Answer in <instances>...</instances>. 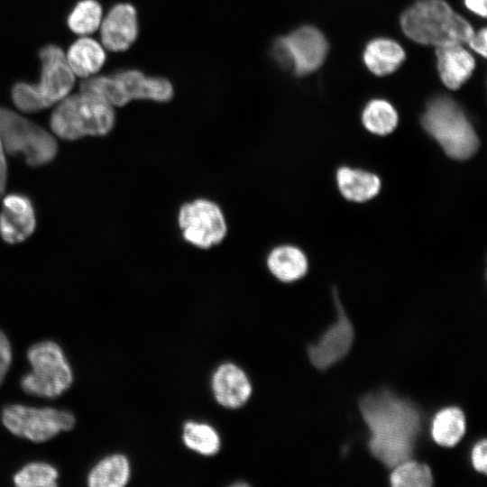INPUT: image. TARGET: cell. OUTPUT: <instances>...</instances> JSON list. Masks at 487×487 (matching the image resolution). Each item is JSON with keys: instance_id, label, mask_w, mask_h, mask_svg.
<instances>
[{"instance_id": "6da1fadb", "label": "cell", "mask_w": 487, "mask_h": 487, "mask_svg": "<svg viewBox=\"0 0 487 487\" xmlns=\"http://www.w3.org/2000/svg\"><path fill=\"white\" fill-rule=\"evenodd\" d=\"M359 409L374 458L388 468L412 458L422 429L421 413L412 402L383 389L363 395Z\"/></svg>"}, {"instance_id": "7a4b0ae2", "label": "cell", "mask_w": 487, "mask_h": 487, "mask_svg": "<svg viewBox=\"0 0 487 487\" xmlns=\"http://www.w3.org/2000/svg\"><path fill=\"white\" fill-rule=\"evenodd\" d=\"M41 71L35 83L18 81L11 90L15 106L25 113H35L66 97L75 83L66 54L57 45L48 44L39 51Z\"/></svg>"}, {"instance_id": "3957f363", "label": "cell", "mask_w": 487, "mask_h": 487, "mask_svg": "<svg viewBox=\"0 0 487 487\" xmlns=\"http://www.w3.org/2000/svg\"><path fill=\"white\" fill-rule=\"evenodd\" d=\"M401 27L411 40L436 46L461 44L473 34L471 25L443 0H419L401 16Z\"/></svg>"}, {"instance_id": "277c9868", "label": "cell", "mask_w": 487, "mask_h": 487, "mask_svg": "<svg viewBox=\"0 0 487 487\" xmlns=\"http://www.w3.org/2000/svg\"><path fill=\"white\" fill-rule=\"evenodd\" d=\"M79 89L114 107H122L135 100L167 103L174 96V87L169 79L147 76L136 69H122L109 75L92 76L81 82Z\"/></svg>"}, {"instance_id": "5b68a950", "label": "cell", "mask_w": 487, "mask_h": 487, "mask_svg": "<svg viewBox=\"0 0 487 487\" xmlns=\"http://www.w3.org/2000/svg\"><path fill=\"white\" fill-rule=\"evenodd\" d=\"M115 121L113 106L80 91L59 102L51 115L50 125L57 136L72 141L85 136H105L113 130Z\"/></svg>"}, {"instance_id": "8992f818", "label": "cell", "mask_w": 487, "mask_h": 487, "mask_svg": "<svg viewBox=\"0 0 487 487\" xmlns=\"http://www.w3.org/2000/svg\"><path fill=\"white\" fill-rule=\"evenodd\" d=\"M421 124L454 160H467L479 148V138L473 125L460 106L449 97L431 99L421 117Z\"/></svg>"}, {"instance_id": "52a82bcc", "label": "cell", "mask_w": 487, "mask_h": 487, "mask_svg": "<svg viewBox=\"0 0 487 487\" xmlns=\"http://www.w3.org/2000/svg\"><path fill=\"white\" fill-rule=\"evenodd\" d=\"M0 139L5 152L39 167L51 162L58 152L54 137L22 115L0 106Z\"/></svg>"}, {"instance_id": "ba28073f", "label": "cell", "mask_w": 487, "mask_h": 487, "mask_svg": "<svg viewBox=\"0 0 487 487\" xmlns=\"http://www.w3.org/2000/svg\"><path fill=\"white\" fill-rule=\"evenodd\" d=\"M177 225L182 239L200 250L218 246L228 234L223 208L207 198H196L184 202L178 209Z\"/></svg>"}, {"instance_id": "9c48e42d", "label": "cell", "mask_w": 487, "mask_h": 487, "mask_svg": "<svg viewBox=\"0 0 487 487\" xmlns=\"http://www.w3.org/2000/svg\"><path fill=\"white\" fill-rule=\"evenodd\" d=\"M27 357L32 370L21 381L25 392L54 398L70 386L72 372L62 350L56 343H37L30 347Z\"/></svg>"}, {"instance_id": "30bf717a", "label": "cell", "mask_w": 487, "mask_h": 487, "mask_svg": "<svg viewBox=\"0 0 487 487\" xmlns=\"http://www.w3.org/2000/svg\"><path fill=\"white\" fill-rule=\"evenodd\" d=\"M328 50L324 35L312 26H302L278 38L271 53L283 69H292L299 76L309 74L323 63Z\"/></svg>"}, {"instance_id": "8fae6325", "label": "cell", "mask_w": 487, "mask_h": 487, "mask_svg": "<svg viewBox=\"0 0 487 487\" xmlns=\"http://www.w3.org/2000/svg\"><path fill=\"white\" fill-rule=\"evenodd\" d=\"M2 418L10 432L34 442L47 441L61 431L70 430L75 424L73 415L68 411L22 405L5 408Z\"/></svg>"}, {"instance_id": "7c38bea8", "label": "cell", "mask_w": 487, "mask_h": 487, "mask_svg": "<svg viewBox=\"0 0 487 487\" xmlns=\"http://www.w3.org/2000/svg\"><path fill=\"white\" fill-rule=\"evenodd\" d=\"M333 299L337 314L335 322L322 334L316 344L308 347L309 361L319 371H325L345 358L354 338V326L339 300L336 289L333 290Z\"/></svg>"}, {"instance_id": "4fadbf2b", "label": "cell", "mask_w": 487, "mask_h": 487, "mask_svg": "<svg viewBox=\"0 0 487 487\" xmlns=\"http://www.w3.org/2000/svg\"><path fill=\"white\" fill-rule=\"evenodd\" d=\"M100 38L104 48L123 52L131 48L139 35V20L135 7L130 3L114 5L103 17Z\"/></svg>"}, {"instance_id": "5bb4252c", "label": "cell", "mask_w": 487, "mask_h": 487, "mask_svg": "<svg viewBox=\"0 0 487 487\" xmlns=\"http://www.w3.org/2000/svg\"><path fill=\"white\" fill-rule=\"evenodd\" d=\"M36 228L34 206L30 198L12 193L3 199L0 212V236L7 244L25 241Z\"/></svg>"}, {"instance_id": "9a60e30c", "label": "cell", "mask_w": 487, "mask_h": 487, "mask_svg": "<svg viewBox=\"0 0 487 487\" xmlns=\"http://www.w3.org/2000/svg\"><path fill=\"white\" fill-rule=\"evenodd\" d=\"M212 390L216 401L225 408L243 406L252 393L251 382L236 364L225 363L217 367L212 377Z\"/></svg>"}, {"instance_id": "2e32d148", "label": "cell", "mask_w": 487, "mask_h": 487, "mask_svg": "<svg viewBox=\"0 0 487 487\" xmlns=\"http://www.w3.org/2000/svg\"><path fill=\"white\" fill-rule=\"evenodd\" d=\"M437 68L443 83L457 89L472 75L475 62L473 57L460 44L438 46Z\"/></svg>"}, {"instance_id": "e0dca14e", "label": "cell", "mask_w": 487, "mask_h": 487, "mask_svg": "<svg viewBox=\"0 0 487 487\" xmlns=\"http://www.w3.org/2000/svg\"><path fill=\"white\" fill-rule=\"evenodd\" d=\"M269 272L279 281L291 283L303 278L308 270L304 252L292 244L273 247L265 259Z\"/></svg>"}, {"instance_id": "ac0fdd59", "label": "cell", "mask_w": 487, "mask_h": 487, "mask_svg": "<svg viewBox=\"0 0 487 487\" xmlns=\"http://www.w3.org/2000/svg\"><path fill=\"white\" fill-rule=\"evenodd\" d=\"M66 58L74 75L87 78L102 69L106 60V53L102 43L82 36L69 46Z\"/></svg>"}, {"instance_id": "d6986e66", "label": "cell", "mask_w": 487, "mask_h": 487, "mask_svg": "<svg viewBox=\"0 0 487 487\" xmlns=\"http://www.w3.org/2000/svg\"><path fill=\"white\" fill-rule=\"evenodd\" d=\"M336 182L342 196L354 202L370 200L378 195L381 189V179L377 175L349 167L338 169Z\"/></svg>"}, {"instance_id": "ffe728a7", "label": "cell", "mask_w": 487, "mask_h": 487, "mask_svg": "<svg viewBox=\"0 0 487 487\" xmlns=\"http://www.w3.org/2000/svg\"><path fill=\"white\" fill-rule=\"evenodd\" d=\"M363 60L375 75L383 76L395 71L405 60L402 47L389 39H375L366 46Z\"/></svg>"}, {"instance_id": "44dd1931", "label": "cell", "mask_w": 487, "mask_h": 487, "mask_svg": "<svg viewBox=\"0 0 487 487\" xmlns=\"http://www.w3.org/2000/svg\"><path fill=\"white\" fill-rule=\"evenodd\" d=\"M465 430L464 414L457 407L442 409L435 415L431 424L433 440L445 447H452L458 444L464 436Z\"/></svg>"}, {"instance_id": "7402d4cb", "label": "cell", "mask_w": 487, "mask_h": 487, "mask_svg": "<svg viewBox=\"0 0 487 487\" xmlns=\"http://www.w3.org/2000/svg\"><path fill=\"white\" fill-rule=\"evenodd\" d=\"M129 476L127 458L117 454L102 459L89 473L87 483L91 487H123Z\"/></svg>"}, {"instance_id": "603a6c76", "label": "cell", "mask_w": 487, "mask_h": 487, "mask_svg": "<svg viewBox=\"0 0 487 487\" xmlns=\"http://www.w3.org/2000/svg\"><path fill=\"white\" fill-rule=\"evenodd\" d=\"M362 121L364 127L372 133L387 135L396 128L398 114L389 102L374 99L363 109Z\"/></svg>"}, {"instance_id": "cb8c5ba5", "label": "cell", "mask_w": 487, "mask_h": 487, "mask_svg": "<svg viewBox=\"0 0 487 487\" xmlns=\"http://www.w3.org/2000/svg\"><path fill=\"white\" fill-rule=\"evenodd\" d=\"M103 19V8L97 0H80L70 11L67 23L76 34L87 36L97 31Z\"/></svg>"}, {"instance_id": "d4e9b609", "label": "cell", "mask_w": 487, "mask_h": 487, "mask_svg": "<svg viewBox=\"0 0 487 487\" xmlns=\"http://www.w3.org/2000/svg\"><path fill=\"white\" fill-rule=\"evenodd\" d=\"M182 439L186 446L204 455H213L220 449L217 432L205 423L194 421L185 423Z\"/></svg>"}, {"instance_id": "484cf974", "label": "cell", "mask_w": 487, "mask_h": 487, "mask_svg": "<svg viewBox=\"0 0 487 487\" xmlns=\"http://www.w3.org/2000/svg\"><path fill=\"white\" fill-rule=\"evenodd\" d=\"M433 481L430 467L412 458L394 466L390 475L393 487H429Z\"/></svg>"}, {"instance_id": "4316f807", "label": "cell", "mask_w": 487, "mask_h": 487, "mask_svg": "<svg viewBox=\"0 0 487 487\" xmlns=\"http://www.w3.org/2000/svg\"><path fill=\"white\" fill-rule=\"evenodd\" d=\"M58 472L50 464L32 463L25 465L14 477V483L20 487L56 486Z\"/></svg>"}, {"instance_id": "83f0119b", "label": "cell", "mask_w": 487, "mask_h": 487, "mask_svg": "<svg viewBox=\"0 0 487 487\" xmlns=\"http://www.w3.org/2000/svg\"><path fill=\"white\" fill-rule=\"evenodd\" d=\"M487 443L482 439L475 443L471 451L472 465L478 473H486L487 471Z\"/></svg>"}, {"instance_id": "f1b7e54d", "label": "cell", "mask_w": 487, "mask_h": 487, "mask_svg": "<svg viewBox=\"0 0 487 487\" xmlns=\"http://www.w3.org/2000/svg\"><path fill=\"white\" fill-rule=\"evenodd\" d=\"M12 360V352L9 341L5 335L0 331V384L7 372Z\"/></svg>"}, {"instance_id": "f546056e", "label": "cell", "mask_w": 487, "mask_h": 487, "mask_svg": "<svg viewBox=\"0 0 487 487\" xmlns=\"http://www.w3.org/2000/svg\"><path fill=\"white\" fill-rule=\"evenodd\" d=\"M486 35L487 31L485 28H482L477 33L473 32V34L468 41L471 48H473L477 53L481 54L483 57L486 56Z\"/></svg>"}, {"instance_id": "4dcf8cb0", "label": "cell", "mask_w": 487, "mask_h": 487, "mask_svg": "<svg viewBox=\"0 0 487 487\" xmlns=\"http://www.w3.org/2000/svg\"><path fill=\"white\" fill-rule=\"evenodd\" d=\"M5 152V149L0 139V198L5 189L7 180V163Z\"/></svg>"}, {"instance_id": "1f68e13d", "label": "cell", "mask_w": 487, "mask_h": 487, "mask_svg": "<svg viewBox=\"0 0 487 487\" xmlns=\"http://www.w3.org/2000/svg\"><path fill=\"white\" fill-rule=\"evenodd\" d=\"M466 7L474 14L486 17V0H464Z\"/></svg>"}]
</instances>
